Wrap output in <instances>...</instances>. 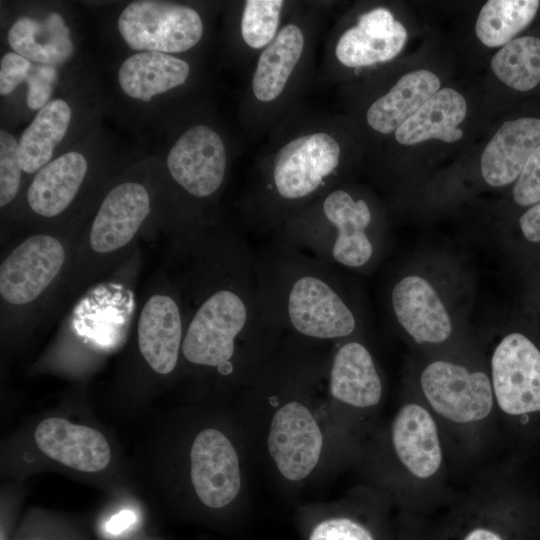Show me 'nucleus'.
<instances>
[{
    "mask_svg": "<svg viewBox=\"0 0 540 540\" xmlns=\"http://www.w3.org/2000/svg\"><path fill=\"white\" fill-rule=\"evenodd\" d=\"M308 540H378L365 523L347 516H336L317 522Z\"/></svg>",
    "mask_w": 540,
    "mask_h": 540,
    "instance_id": "nucleus-30",
    "label": "nucleus"
},
{
    "mask_svg": "<svg viewBox=\"0 0 540 540\" xmlns=\"http://www.w3.org/2000/svg\"><path fill=\"white\" fill-rule=\"evenodd\" d=\"M391 307L399 325L417 343H441L452 332L450 316L433 286L409 275L392 288Z\"/></svg>",
    "mask_w": 540,
    "mask_h": 540,
    "instance_id": "nucleus-12",
    "label": "nucleus"
},
{
    "mask_svg": "<svg viewBox=\"0 0 540 540\" xmlns=\"http://www.w3.org/2000/svg\"><path fill=\"white\" fill-rule=\"evenodd\" d=\"M33 65L23 56L8 52L0 61V93L8 95L26 81Z\"/></svg>",
    "mask_w": 540,
    "mask_h": 540,
    "instance_id": "nucleus-33",
    "label": "nucleus"
},
{
    "mask_svg": "<svg viewBox=\"0 0 540 540\" xmlns=\"http://www.w3.org/2000/svg\"><path fill=\"white\" fill-rule=\"evenodd\" d=\"M190 73L189 64L162 52H140L128 57L118 71V82L129 97L150 101L185 83Z\"/></svg>",
    "mask_w": 540,
    "mask_h": 540,
    "instance_id": "nucleus-21",
    "label": "nucleus"
},
{
    "mask_svg": "<svg viewBox=\"0 0 540 540\" xmlns=\"http://www.w3.org/2000/svg\"><path fill=\"white\" fill-rule=\"evenodd\" d=\"M519 224L527 240L540 242V202L533 205L520 217Z\"/></svg>",
    "mask_w": 540,
    "mask_h": 540,
    "instance_id": "nucleus-34",
    "label": "nucleus"
},
{
    "mask_svg": "<svg viewBox=\"0 0 540 540\" xmlns=\"http://www.w3.org/2000/svg\"><path fill=\"white\" fill-rule=\"evenodd\" d=\"M65 251L53 236L39 234L25 239L2 261L0 294L13 305L39 297L60 272Z\"/></svg>",
    "mask_w": 540,
    "mask_h": 540,
    "instance_id": "nucleus-8",
    "label": "nucleus"
},
{
    "mask_svg": "<svg viewBox=\"0 0 540 540\" xmlns=\"http://www.w3.org/2000/svg\"><path fill=\"white\" fill-rule=\"evenodd\" d=\"M540 2L537 0H489L481 8L475 32L488 47L504 46L530 24Z\"/></svg>",
    "mask_w": 540,
    "mask_h": 540,
    "instance_id": "nucleus-26",
    "label": "nucleus"
},
{
    "mask_svg": "<svg viewBox=\"0 0 540 540\" xmlns=\"http://www.w3.org/2000/svg\"><path fill=\"white\" fill-rule=\"evenodd\" d=\"M368 202L348 190L325 191L290 217L276 237L335 267L362 269L374 258Z\"/></svg>",
    "mask_w": 540,
    "mask_h": 540,
    "instance_id": "nucleus-3",
    "label": "nucleus"
},
{
    "mask_svg": "<svg viewBox=\"0 0 540 540\" xmlns=\"http://www.w3.org/2000/svg\"><path fill=\"white\" fill-rule=\"evenodd\" d=\"M440 80L433 72L419 69L403 75L366 112L368 125L381 134L395 132L429 98L440 89Z\"/></svg>",
    "mask_w": 540,
    "mask_h": 540,
    "instance_id": "nucleus-22",
    "label": "nucleus"
},
{
    "mask_svg": "<svg viewBox=\"0 0 540 540\" xmlns=\"http://www.w3.org/2000/svg\"><path fill=\"white\" fill-rule=\"evenodd\" d=\"M19 143L9 132L0 131V206L16 196L21 179Z\"/></svg>",
    "mask_w": 540,
    "mask_h": 540,
    "instance_id": "nucleus-29",
    "label": "nucleus"
},
{
    "mask_svg": "<svg viewBox=\"0 0 540 540\" xmlns=\"http://www.w3.org/2000/svg\"><path fill=\"white\" fill-rule=\"evenodd\" d=\"M329 391L334 399L359 408L380 401L381 379L369 350L362 343L350 340L337 348L329 370Z\"/></svg>",
    "mask_w": 540,
    "mask_h": 540,
    "instance_id": "nucleus-18",
    "label": "nucleus"
},
{
    "mask_svg": "<svg viewBox=\"0 0 540 540\" xmlns=\"http://www.w3.org/2000/svg\"><path fill=\"white\" fill-rule=\"evenodd\" d=\"M79 152H67L42 167L27 191L30 208L44 217L62 213L76 196L87 172Z\"/></svg>",
    "mask_w": 540,
    "mask_h": 540,
    "instance_id": "nucleus-20",
    "label": "nucleus"
},
{
    "mask_svg": "<svg viewBox=\"0 0 540 540\" xmlns=\"http://www.w3.org/2000/svg\"><path fill=\"white\" fill-rule=\"evenodd\" d=\"M34 437L47 457L78 471L97 472L110 461V447L102 433L63 418L43 420Z\"/></svg>",
    "mask_w": 540,
    "mask_h": 540,
    "instance_id": "nucleus-13",
    "label": "nucleus"
},
{
    "mask_svg": "<svg viewBox=\"0 0 540 540\" xmlns=\"http://www.w3.org/2000/svg\"><path fill=\"white\" fill-rule=\"evenodd\" d=\"M191 481L199 500L214 509L231 503L241 486L237 453L229 439L216 429L195 437L191 451Z\"/></svg>",
    "mask_w": 540,
    "mask_h": 540,
    "instance_id": "nucleus-10",
    "label": "nucleus"
},
{
    "mask_svg": "<svg viewBox=\"0 0 540 540\" xmlns=\"http://www.w3.org/2000/svg\"><path fill=\"white\" fill-rule=\"evenodd\" d=\"M203 29L196 10L163 1L131 2L118 18L119 33L134 50L184 52L200 41Z\"/></svg>",
    "mask_w": 540,
    "mask_h": 540,
    "instance_id": "nucleus-4",
    "label": "nucleus"
},
{
    "mask_svg": "<svg viewBox=\"0 0 540 540\" xmlns=\"http://www.w3.org/2000/svg\"><path fill=\"white\" fill-rule=\"evenodd\" d=\"M420 383L431 407L450 421H479L492 410L493 388L483 372L439 360L423 370Z\"/></svg>",
    "mask_w": 540,
    "mask_h": 540,
    "instance_id": "nucleus-5",
    "label": "nucleus"
},
{
    "mask_svg": "<svg viewBox=\"0 0 540 540\" xmlns=\"http://www.w3.org/2000/svg\"><path fill=\"white\" fill-rule=\"evenodd\" d=\"M166 163L171 177L186 193L204 199L214 195L224 182L226 149L215 130L199 124L178 138Z\"/></svg>",
    "mask_w": 540,
    "mask_h": 540,
    "instance_id": "nucleus-7",
    "label": "nucleus"
},
{
    "mask_svg": "<svg viewBox=\"0 0 540 540\" xmlns=\"http://www.w3.org/2000/svg\"><path fill=\"white\" fill-rule=\"evenodd\" d=\"M284 1L247 0L241 18V35L253 49L266 48L276 37Z\"/></svg>",
    "mask_w": 540,
    "mask_h": 540,
    "instance_id": "nucleus-28",
    "label": "nucleus"
},
{
    "mask_svg": "<svg viewBox=\"0 0 540 540\" xmlns=\"http://www.w3.org/2000/svg\"><path fill=\"white\" fill-rule=\"evenodd\" d=\"M323 445L320 428L309 409L290 401L275 413L268 435V449L280 473L297 481L317 465Z\"/></svg>",
    "mask_w": 540,
    "mask_h": 540,
    "instance_id": "nucleus-9",
    "label": "nucleus"
},
{
    "mask_svg": "<svg viewBox=\"0 0 540 540\" xmlns=\"http://www.w3.org/2000/svg\"><path fill=\"white\" fill-rule=\"evenodd\" d=\"M492 388L502 411L523 415L540 411V351L520 333L505 336L491 360Z\"/></svg>",
    "mask_w": 540,
    "mask_h": 540,
    "instance_id": "nucleus-6",
    "label": "nucleus"
},
{
    "mask_svg": "<svg viewBox=\"0 0 540 540\" xmlns=\"http://www.w3.org/2000/svg\"><path fill=\"white\" fill-rule=\"evenodd\" d=\"M255 255L262 306L282 333L327 342L356 332L359 317L337 267L277 237Z\"/></svg>",
    "mask_w": 540,
    "mask_h": 540,
    "instance_id": "nucleus-2",
    "label": "nucleus"
},
{
    "mask_svg": "<svg viewBox=\"0 0 540 540\" xmlns=\"http://www.w3.org/2000/svg\"><path fill=\"white\" fill-rule=\"evenodd\" d=\"M56 79L57 70L54 66L40 64L32 67L26 80V102L29 108L41 109L48 103Z\"/></svg>",
    "mask_w": 540,
    "mask_h": 540,
    "instance_id": "nucleus-32",
    "label": "nucleus"
},
{
    "mask_svg": "<svg viewBox=\"0 0 540 540\" xmlns=\"http://www.w3.org/2000/svg\"><path fill=\"white\" fill-rule=\"evenodd\" d=\"M304 35L299 26H284L261 52L252 78V91L261 102H271L283 92L304 49Z\"/></svg>",
    "mask_w": 540,
    "mask_h": 540,
    "instance_id": "nucleus-24",
    "label": "nucleus"
},
{
    "mask_svg": "<svg viewBox=\"0 0 540 540\" xmlns=\"http://www.w3.org/2000/svg\"><path fill=\"white\" fill-rule=\"evenodd\" d=\"M184 338L182 315L170 296L156 294L145 303L138 322V345L148 365L157 373H171L178 362Z\"/></svg>",
    "mask_w": 540,
    "mask_h": 540,
    "instance_id": "nucleus-15",
    "label": "nucleus"
},
{
    "mask_svg": "<svg viewBox=\"0 0 540 540\" xmlns=\"http://www.w3.org/2000/svg\"><path fill=\"white\" fill-rule=\"evenodd\" d=\"M136 521V515L131 510H122L110 518L106 530L112 535H118L128 529Z\"/></svg>",
    "mask_w": 540,
    "mask_h": 540,
    "instance_id": "nucleus-35",
    "label": "nucleus"
},
{
    "mask_svg": "<svg viewBox=\"0 0 540 540\" xmlns=\"http://www.w3.org/2000/svg\"><path fill=\"white\" fill-rule=\"evenodd\" d=\"M71 119V108L62 99L49 101L39 110L19 140V158L26 173L38 172L49 163L64 138Z\"/></svg>",
    "mask_w": 540,
    "mask_h": 540,
    "instance_id": "nucleus-25",
    "label": "nucleus"
},
{
    "mask_svg": "<svg viewBox=\"0 0 540 540\" xmlns=\"http://www.w3.org/2000/svg\"><path fill=\"white\" fill-rule=\"evenodd\" d=\"M149 212L150 198L143 185H117L104 198L92 223V250L109 253L122 248L135 236Z\"/></svg>",
    "mask_w": 540,
    "mask_h": 540,
    "instance_id": "nucleus-14",
    "label": "nucleus"
},
{
    "mask_svg": "<svg viewBox=\"0 0 540 540\" xmlns=\"http://www.w3.org/2000/svg\"><path fill=\"white\" fill-rule=\"evenodd\" d=\"M392 442L397 457L414 476L426 479L441 466L442 450L434 419L422 406L404 405L392 425Z\"/></svg>",
    "mask_w": 540,
    "mask_h": 540,
    "instance_id": "nucleus-17",
    "label": "nucleus"
},
{
    "mask_svg": "<svg viewBox=\"0 0 540 540\" xmlns=\"http://www.w3.org/2000/svg\"><path fill=\"white\" fill-rule=\"evenodd\" d=\"M407 40L401 22L385 8L362 14L356 26L347 29L335 47L337 60L346 67L357 68L386 62L399 54Z\"/></svg>",
    "mask_w": 540,
    "mask_h": 540,
    "instance_id": "nucleus-11",
    "label": "nucleus"
},
{
    "mask_svg": "<svg viewBox=\"0 0 540 540\" xmlns=\"http://www.w3.org/2000/svg\"><path fill=\"white\" fill-rule=\"evenodd\" d=\"M209 262L210 286L196 299L181 352L188 362L229 376L241 347L270 346L283 333L262 306L256 255L245 238L236 233L220 236L211 244Z\"/></svg>",
    "mask_w": 540,
    "mask_h": 540,
    "instance_id": "nucleus-1",
    "label": "nucleus"
},
{
    "mask_svg": "<svg viewBox=\"0 0 540 540\" xmlns=\"http://www.w3.org/2000/svg\"><path fill=\"white\" fill-rule=\"evenodd\" d=\"M8 42L15 53L49 66L67 61L74 52L69 28L56 12L43 19L19 18L9 29Z\"/></svg>",
    "mask_w": 540,
    "mask_h": 540,
    "instance_id": "nucleus-23",
    "label": "nucleus"
},
{
    "mask_svg": "<svg viewBox=\"0 0 540 540\" xmlns=\"http://www.w3.org/2000/svg\"><path fill=\"white\" fill-rule=\"evenodd\" d=\"M539 145L540 119L523 117L503 123L481 156V173L486 183L501 187L513 182Z\"/></svg>",
    "mask_w": 540,
    "mask_h": 540,
    "instance_id": "nucleus-16",
    "label": "nucleus"
},
{
    "mask_svg": "<svg viewBox=\"0 0 540 540\" xmlns=\"http://www.w3.org/2000/svg\"><path fill=\"white\" fill-rule=\"evenodd\" d=\"M466 113L465 98L452 88H442L398 127L395 139L402 145H413L429 139L456 142L463 136L458 126Z\"/></svg>",
    "mask_w": 540,
    "mask_h": 540,
    "instance_id": "nucleus-19",
    "label": "nucleus"
},
{
    "mask_svg": "<svg viewBox=\"0 0 540 540\" xmlns=\"http://www.w3.org/2000/svg\"><path fill=\"white\" fill-rule=\"evenodd\" d=\"M491 68L505 85L523 92L533 89L540 82V39H513L493 56Z\"/></svg>",
    "mask_w": 540,
    "mask_h": 540,
    "instance_id": "nucleus-27",
    "label": "nucleus"
},
{
    "mask_svg": "<svg viewBox=\"0 0 540 540\" xmlns=\"http://www.w3.org/2000/svg\"><path fill=\"white\" fill-rule=\"evenodd\" d=\"M514 201L521 206L540 202V145L526 161L513 188Z\"/></svg>",
    "mask_w": 540,
    "mask_h": 540,
    "instance_id": "nucleus-31",
    "label": "nucleus"
}]
</instances>
